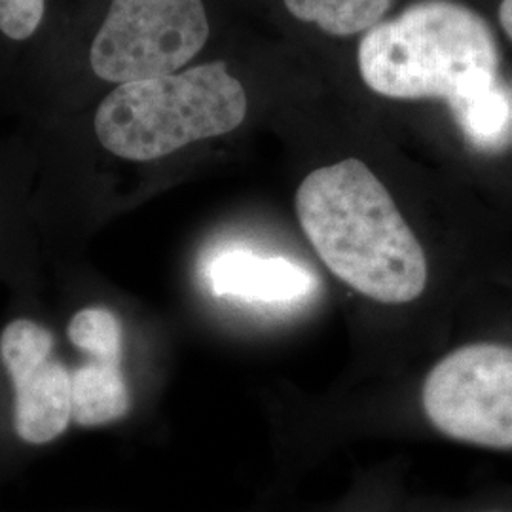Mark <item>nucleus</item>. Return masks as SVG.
I'll return each instance as SVG.
<instances>
[{
    "mask_svg": "<svg viewBox=\"0 0 512 512\" xmlns=\"http://www.w3.org/2000/svg\"><path fill=\"white\" fill-rule=\"evenodd\" d=\"M499 23L505 35L512 40V0H503L499 6Z\"/></svg>",
    "mask_w": 512,
    "mask_h": 512,
    "instance_id": "f8f14e48",
    "label": "nucleus"
},
{
    "mask_svg": "<svg viewBox=\"0 0 512 512\" xmlns=\"http://www.w3.org/2000/svg\"><path fill=\"white\" fill-rule=\"evenodd\" d=\"M296 217L323 264L355 293L408 304L427 287V258L384 183L361 160L325 165L296 190Z\"/></svg>",
    "mask_w": 512,
    "mask_h": 512,
    "instance_id": "f257e3e1",
    "label": "nucleus"
},
{
    "mask_svg": "<svg viewBox=\"0 0 512 512\" xmlns=\"http://www.w3.org/2000/svg\"><path fill=\"white\" fill-rule=\"evenodd\" d=\"M465 139L480 150H497L512 141V92L499 78L482 80L448 101Z\"/></svg>",
    "mask_w": 512,
    "mask_h": 512,
    "instance_id": "1a4fd4ad",
    "label": "nucleus"
},
{
    "mask_svg": "<svg viewBox=\"0 0 512 512\" xmlns=\"http://www.w3.org/2000/svg\"><path fill=\"white\" fill-rule=\"evenodd\" d=\"M247 95L224 61L120 84L95 112V135L110 154L152 162L238 129Z\"/></svg>",
    "mask_w": 512,
    "mask_h": 512,
    "instance_id": "7ed1b4c3",
    "label": "nucleus"
},
{
    "mask_svg": "<svg viewBox=\"0 0 512 512\" xmlns=\"http://www.w3.org/2000/svg\"><path fill=\"white\" fill-rule=\"evenodd\" d=\"M209 38L202 0H112L93 38V73L126 84L175 73Z\"/></svg>",
    "mask_w": 512,
    "mask_h": 512,
    "instance_id": "20e7f679",
    "label": "nucleus"
},
{
    "mask_svg": "<svg viewBox=\"0 0 512 512\" xmlns=\"http://www.w3.org/2000/svg\"><path fill=\"white\" fill-rule=\"evenodd\" d=\"M393 0H285L294 18L334 37H351L378 25Z\"/></svg>",
    "mask_w": 512,
    "mask_h": 512,
    "instance_id": "9d476101",
    "label": "nucleus"
},
{
    "mask_svg": "<svg viewBox=\"0 0 512 512\" xmlns=\"http://www.w3.org/2000/svg\"><path fill=\"white\" fill-rule=\"evenodd\" d=\"M211 291L262 304H289L313 291L315 281L306 268L289 258L260 256L251 251H226L207 270Z\"/></svg>",
    "mask_w": 512,
    "mask_h": 512,
    "instance_id": "6e6552de",
    "label": "nucleus"
},
{
    "mask_svg": "<svg viewBox=\"0 0 512 512\" xmlns=\"http://www.w3.org/2000/svg\"><path fill=\"white\" fill-rule=\"evenodd\" d=\"M366 86L389 99L446 103L499 74L488 21L454 0H420L366 31L357 50Z\"/></svg>",
    "mask_w": 512,
    "mask_h": 512,
    "instance_id": "f03ea898",
    "label": "nucleus"
},
{
    "mask_svg": "<svg viewBox=\"0 0 512 512\" xmlns=\"http://www.w3.org/2000/svg\"><path fill=\"white\" fill-rule=\"evenodd\" d=\"M67 338L84 361L71 370L73 425L107 427L128 416L131 389L124 372V325L116 311L88 306L76 311Z\"/></svg>",
    "mask_w": 512,
    "mask_h": 512,
    "instance_id": "0eeeda50",
    "label": "nucleus"
},
{
    "mask_svg": "<svg viewBox=\"0 0 512 512\" xmlns=\"http://www.w3.org/2000/svg\"><path fill=\"white\" fill-rule=\"evenodd\" d=\"M46 0H0V33L8 40L25 42L42 25Z\"/></svg>",
    "mask_w": 512,
    "mask_h": 512,
    "instance_id": "9b49d317",
    "label": "nucleus"
},
{
    "mask_svg": "<svg viewBox=\"0 0 512 512\" xmlns=\"http://www.w3.org/2000/svg\"><path fill=\"white\" fill-rule=\"evenodd\" d=\"M421 404L450 439L512 448V348L471 344L452 351L427 374Z\"/></svg>",
    "mask_w": 512,
    "mask_h": 512,
    "instance_id": "39448f33",
    "label": "nucleus"
},
{
    "mask_svg": "<svg viewBox=\"0 0 512 512\" xmlns=\"http://www.w3.org/2000/svg\"><path fill=\"white\" fill-rule=\"evenodd\" d=\"M0 368L10 391V431L25 448H44L73 425L71 368L52 329L21 315L0 329Z\"/></svg>",
    "mask_w": 512,
    "mask_h": 512,
    "instance_id": "423d86ee",
    "label": "nucleus"
}]
</instances>
